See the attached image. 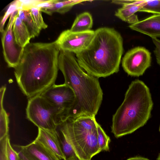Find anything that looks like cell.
Listing matches in <instances>:
<instances>
[{"mask_svg":"<svg viewBox=\"0 0 160 160\" xmlns=\"http://www.w3.org/2000/svg\"><path fill=\"white\" fill-rule=\"evenodd\" d=\"M94 33L95 31L92 30L73 32L67 29L61 33L55 41L60 51H67L76 54L88 47Z\"/></svg>","mask_w":160,"mask_h":160,"instance_id":"9","label":"cell"},{"mask_svg":"<svg viewBox=\"0 0 160 160\" xmlns=\"http://www.w3.org/2000/svg\"><path fill=\"white\" fill-rule=\"evenodd\" d=\"M58 66L63 75L64 83L73 90L76 97L75 103L68 118L95 117L103 97L98 78L85 72L74 53L71 52L60 50Z\"/></svg>","mask_w":160,"mask_h":160,"instance_id":"3","label":"cell"},{"mask_svg":"<svg viewBox=\"0 0 160 160\" xmlns=\"http://www.w3.org/2000/svg\"><path fill=\"white\" fill-rule=\"evenodd\" d=\"M159 131L160 132V126H159Z\"/></svg>","mask_w":160,"mask_h":160,"instance_id":"33","label":"cell"},{"mask_svg":"<svg viewBox=\"0 0 160 160\" xmlns=\"http://www.w3.org/2000/svg\"><path fill=\"white\" fill-rule=\"evenodd\" d=\"M32 17L38 28L41 30L46 28L48 25L44 22L42 16L41 11L37 7L32 8L29 10Z\"/></svg>","mask_w":160,"mask_h":160,"instance_id":"22","label":"cell"},{"mask_svg":"<svg viewBox=\"0 0 160 160\" xmlns=\"http://www.w3.org/2000/svg\"><path fill=\"white\" fill-rule=\"evenodd\" d=\"M157 160H160V153L159 154L158 156L157 159Z\"/></svg>","mask_w":160,"mask_h":160,"instance_id":"32","label":"cell"},{"mask_svg":"<svg viewBox=\"0 0 160 160\" xmlns=\"http://www.w3.org/2000/svg\"><path fill=\"white\" fill-rule=\"evenodd\" d=\"M15 14L12 26V31L16 42L21 47L24 48L30 43L31 38L29 33L17 14Z\"/></svg>","mask_w":160,"mask_h":160,"instance_id":"15","label":"cell"},{"mask_svg":"<svg viewBox=\"0 0 160 160\" xmlns=\"http://www.w3.org/2000/svg\"><path fill=\"white\" fill-rule=\"evenodd\" d=\"M131 29L151 38H160V14H154L130 25Z\"/></svg>","mask_w":160,"mask_h":160,"instance_id":"13","label":"cell"},{"mask_svg":"<svg viewBox=\"0 0 160 160\" xmlns=\"http://www.w3.org/2000/svg\"><path fill=\"white\" fill-rule=\"evenodd\" d=\"M40 95L58 109L60 122L69 117L76 100L74 93L69 86L65 83L54 84Z\"/></svg>","mask_w":160,"mask_h":160,"instance_id":"7","label":"cell"},{"mask_svg":"<svg viewBox=\"0 0 160 160\" xmlns=\"http://www.w3.org/2000/svg\"><path fill=\"white\" fill-rule=\"evenodd\" d=\"M93 19L88 12H84L77 16L70 30L73 32H82L91 30Z\"/></svg>","mask_w":160,"mask_h":160,"instance_id":"16","label":"cell"},{"mask_svg":"<svg viewBox=\"0 0 160 160\" xmlns=\"http://www.w3.org/2000/svg\"><path fill=\"white\" fill-rule=\"evenodd\" d=\"M60 51L55 41L30 43L24 48L14 73L20 89L29 98L40 95L54 84Z\"/></svg>","mask_w":160,"mask_h":160,"instance_id":"1","label":"cell"},{"mask_svg":"<svg viewBox=\"0 0 160 160\" xmlns=\"http://www.w3.org/2000/svg\"><path fill=\"white\" fill-rule=\"evenodd\" d=\"M9 120L3 108H0V140L8 135Z\"/></svg>","mask_w":160,"mask_h":160,"instance_id":"20","label":"cell"},{"mask_svg":"<svg viewBox=\"0 0 160 160\" xmlns=\"http://www.w3.org/2000/svg\"><path fill=\"white\" fill-rule=\"evenodd\" d=\"M7 138L5 137L0 140V160H7L6 148Z\"/></svg>","mask_w":160,"mask_h":160,"instance_id":"27","label":"cell"},{"mask_svg":"<svg viewBox=\"0 0 160 160\" xmlns=\"http://www.w3.org/2000/svg\"><path fill=\"white\" fill-rule=\"evenodd\" d=\"M35 140L53 153L60 160H66L61 146L57 131H51L38 128Z\"/></svg>","mask_w":160,"mask_h":160,"instance_id":"12","label":"cell"},{"mask_svg":"<svg viewBox=\"0 0 160 160\" xmlns=\"http://www.w3.org/2000/svg\"><path fill=\"white\" fill-rule=\"evenodd\" d=\"M19 153L20 160H28L22 154V152L19 151H17Z\"/></svg>","mask_w":160,"mask_h":160,"instance_id":"31","label":"cell"},{"mask_svg":"<svg viewBox=\"0 0 160 160\" xmlns=\"http://www.w3.org/2000/svg\"><path fill=\"white\" fill-rule=\"evenodd\" d=\"M85 1L83 0H57L51 8L45 10L42 12L49 15H51L54 12H57L61 14L65 13L69 11L75 5Z\"/></svg>","mask_w":160,"mask_h":160,"instance_id":"18","label":"cell"},{"mask_svg":"<svg viewBox=\"0 0 160 160\" xmlns=\"http://www.w3.org/2000/svg\"><path fill=\"white\" fill-rule=\"evenodd\" d=\"M136 0H112V3L122 6L134 2Z\"/></svg>","mask_w":160,"mask_h":160,"instance_id":"29","label":"cell"},{"mask_svg":"<svg viewBox=\"0 0 160 160\" xmlns=\"http://www.w3.org/2000/svg\"><path fill=\"white\" fill-rule=\"evenodd\" d=\"M145 0H136L133 3L122 6L115 12V15L122 21L133 24L139 21L135 14L142 7Z\"/></svg>","mask_w":160,"mask_h":160,"instance_id":"14","label":"cell"},{"mask_svg":"<svg viewBox=\"0 0 160 160\" xmlns=\"http://www.w3.org/2000/svg\"><path fill=\"white\" fill-rule=\"evenodd\" d=\"M42 1L43 0H18V10H29L32 8L37 7Z\"/></svg>","mask_w":160,"mask_h":160,"instance_id":"25","label":"cell"},{"mask_svg":"<svg viewBox=\"0 0 160 160\" xmlns=\"http://www.w3.org/2000/svg\"><path fill=\"white\" fill-rule=\"evenodd\" d=\"M153 106L150 90L136 79L129 86L124 100L112 118V132L116 138L132 133L149 119Z\"/></svg>","mask_w":160,"mask_h":160,"instance_id":"4","label":"cell"},{"mask_svg":"<svg viewBox=\"0 0 160 160\" xmlns=\"http://www.w3.org/2000/svg\"><path fill=\"white\" fill-rule=\"evenodd\" d=\"M151 63V53L146 48L141 46L128 50L122 62L124 71L128 75L134 77L142 76L150 66Z\"/></svg>","mask_w":160,"mask_h":160,"instance_id":"8","label":"cell"},{"mask_svg":"<svg viewBox=\"0 0 160 160\" xmlns=\"http://www.w3.org/2000/svg\"><path fill=\"white\" fill-rule=\"evenodd\" d=\"M155 46L154 52L156 57L157 63L160 66V40L156 38H152Z\"/></svg>","mask_w":160,"mask_h":160,"instance_id":"26","label":"cell"},{"mask_svg":"<svg viewBox=\"0 0 160 160\" xmlns=\"http://www.w3.org/2000/svg\"><path fill=\"white\" fill-rule=\"evenodd\" d=\"M98 143L100 151L109 150L110 138L106 134L100 125L97 123Z\"/></svg>","mask_w":160,"mask_h":160,"instance_id":"19","label":"cell"},{"mask_svg":"<svg viewBox=\"0 0 160 160\" xmlns=\"http://www.w3.org/2000/svg\"><path fill=\"white\" fill-rule=\"evenodd\" d=\"M17 14L27 28L31 38L38 36L41 30L33 20L30 10H19Z\"/></svg>","mask_w":160,"mask_h":160,"instance_id":"17","label":"cell"},{"mask_svg":"<svg viewBox=\"0 0 160 160\" xmlns=\"http://www.w3.org/2000/svg\"><path fill=\"white\" fill-rule=\"evenodd\" d=\"M17 12L10 15L1 39L5 60L8 67L14 68L19 64L24 48L16 42L12 31L14 18Z\"/></svg>","mask_w":160,"mask_h":160,"instance_id":"10","label":"cell"},{"mask_svg":"<svg viewBox=\"0 0 160 160\" xmlns=\"http://www.w3.org/2000/svg\"><path fill=\"white\" fill-rule=\"evenodd\" d=\"M123 50L119 32L113 28L103 27L95 31L90 44L76 56L80 66L87 73L104 78L118 72Z\"/></svg>","mask_w":160,"mask_h":160,"instance_id":"2","label":"cell"},{"mask_svg":"<svg viewBox=\"0 0 160 160\" xmlns=\"http://www.w3.org/2000/svg\"><path fill=\"white\" fill-rule=\"evenodd\" d=\"M17 151L22 153L28 160H61L43 145L34 140L25 146L14 145Z\"/></svg>","mask_w":160,"mask_h":160,"instance_id":"11","label":"cell"},{"mask_svg":"<svg viewBox=\"0 0 160 160\" xmlns=\"http://www.w3.org/2000/svg\"><path fill=\"white\" fill-rule=\"evenodd\" d=\"M6 153L7 160H20L18 152L11 145L9 136L7 141Z\"/></svg>","mask_w":160,"mask_h":160,"instance_id":"24","label":"cell"},{"mask_svg":"<svg viewBox=\"0 0 160 160\" xmlns=\"http://www.w3.org/2000/svg\"></svg>","mask_w":160,"mask_h":160,"instance_id":"34","label":"cell"},{"mask_svg":"<svg viewBox=\"0 0 160 160\" xmlns=\"http://www.w3.org/2000/svg\"><path fill=\"white\" fill-rule=\"evenodd\" d=\"M6 90V87L5 86H2L0 89V108L3 107V100Z\"/></svg>","mask_w":160,"mask_h":160,"instance_id":"28","label":"cell"},{"mask_svg":"<svg viewBox=\"0 0 160 160\" xmlns=\"http://www.w3.org/2000/svg\"><path fill=\"white\" fill-rule=\"evenodd\" d=\"M18 10V0L14 1L11 2L1 20L0 24V31L1 32L3 33L4 31V24L9 16Z\"/></svg>","mask_w":160,"mask_h":160,"instance_id":"23","label":"cell"},{"mask_svg":"<svg viewBox=\"0 0 160 160\" xmlns=\"http://www.w3.org/2000/svg\"><path fill=\"white\" fill-rule=\"evenodd\" d=\"M27 118L38 128L56 131L61 121L58 109L41 95L28 100L26 108Z\"/></svg>","mask_w":160,"mask_h":160,"instance_id":"6","label":"cell"},{"mask_svg":"<svg viewBox=\"0 0 160 160\" xmlns=\"http://www.w3.org/2000/svg\"><path fill=\"white\" fill-rule=\"evenodd\" d=\"M127 160H150L147 158L140 156H136L128 158Z\"/></svg>","mask_w":160,"mask_h":160,"instance_id":"30","label":"cell"},{"mask_svg":"<svg viewBox=\"0 0 160 160\" xmlns=\"http://www.w3.org/2000/svg\"><path fill=\"white\" fill-rule=\"evenodd\" d=\"M95 117L68 118L58 124L57 131L65 138L80 160H91L101 151Z\"/></svg>","mask_w":160,"mask_h":160,"instance_id":"5","label":"cell"},{"mask_svg":"<svg viewBox=\"0 0 160 160\" xmlns=\"http://www.w3.org/2000/svg\"><path fill=\"white\" fill-rule=\"evenodd\" d=\"M139 12L160 14V0H145L142 7Z\"/></svg>","mask_w":160,"mask_h":160,"instance_id":"21","label":"cell"}]
</instances>
